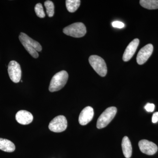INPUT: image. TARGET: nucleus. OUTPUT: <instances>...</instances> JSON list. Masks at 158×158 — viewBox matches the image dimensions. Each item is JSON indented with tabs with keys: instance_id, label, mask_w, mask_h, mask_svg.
<instances>
[{
	"instance_id": "nucleus-16",
	"label": "nucleus",
	"mask_w": 158,
	"mask_h": 158,
	"mask_svg": "<svg viewBox=\"0 0 158 158\" xmlns=\"http://www.w3.org/2000/svg\"><path fill=\"white\" fill-rule=\"evenodd\" d=\"M66 7L70 12H74L80 7L81 1L80 0H67L65 1Z\"/></svg>"
},
{
	"instance_id": "nucleus-15",
	"label": "nucleus",
	"mask_w": 158,
	"mask_h": 158,
	"mask_svg": "<svg viewBox=\"0 0 158 158\" xmlns=\"http://www.w3.org/2000/svg\"><path fill=\"white\" fill-rule=\"evenodd\" d=\"M140 4L145 9L150 10L158 9V0H141Z\"/></svg>"
},
{
	"instance_id": "nucleus-7",
	"label": "nucleus",
	"mask_w": 158,
	"mask_h": 158,
	"mask_svg": "<svg viewBox=\"0 0 158 158\" xmlns=\"http://www.w3.org/2000/svg\"><path fill=\"white\" fill-rule=\"evenodd\" d=\"M8 73L10 79L15 83H19L21 78L22 71L19 63L11 61L8 65Z\"/></svg>"
},
{
	"instance_id": "nucleus-8",
	"label": "nucleus",
	"mask_w": 158,
	"mask_h": 158,
	"mask_svg": "<svg viewBox=\"0 0 158 158\" xmlns=\"http://www.w3.org/2000/svg\"><path fill=\"white\" fill-rule=\"evenodd\" d=\"M153 51V46L149 44L139 51L137 56V62L139 65L144 64L151 56Z\"/></svg>"
},
{
	"instance_id": "nucleus-1",
	"label": "nucleus",
	"mask_w": 158,
	"mask_h": 158,
	"mask_svg": "<svg viewBox=\"0 0 158 158\" xmlns=\"http://www.w3.org/2000/svg\"><path fill=\"white\" fill-rule=\"evenodd\" d=\"M20 41L33 58L37 59L39 57L37 52H41L42 48L39 43L37 42L23 33H21L19 36Z\"/></svg>"
},
{
	"instance_id": "nucleus-14",
	"label": "nucleus",
	"mask_w": 158,
	"mask_h": 158,
	"mask_svg": "<svg viewBox=\"0 0 158 158\" xmlns=\"http://www.w3.org/2000/svg\"><path fill=\"white\" fill-rule=\"evenodd\" d=\"M15 149L13 142L8 139L0 138V150L8 152H13Z\"/></svg>"
},
{
	"instance_id": "nucleus-12",
	"label": "nucleus",
	"mask_w": 158,
	"mask_h": 158,
	"mask_svg": "<svg viewBox=\"0 0 158 158\" xmlns=\"http://www.w3.org/2000/svg\"><path fill=\"white\" fill-rule=\"evenodd\" d=\"M16 121L22 125H27L31 123L33 120L32 114L26 110H20L15 115Z\"/></svg>"
},
{
	"instance_id": "nucleus-9",
	"label": "nucleus",
	"mask_w": 158,
	"mask_h": 158,
	"mask_svg": "<svg viewBox=\"0 0 158 158\" xmlns=\"http://www.w3.org/2000/svg\"><path fill=\"white\" fill-rule=\"evenodd\" d=\"M138 146L141 152L148 155H153L158 150L156 144L153 142L144 139L139 141Z\"/></svg>"
},
{
	"instance_id": "nucleus-20",
	"label": "nucleus",
	"mask_w": 158,
	"mask_h": 158,
	"mask_svg": "<svg viewBox=\"0 0 158 158\" xmlns=\"http://www.w3.org/2000/svg\"><path fill=\"white\" fill-rule=\"evenodd\" d=\"M112 26L114 27L118 28H122L124 27V23L119 21L113 22L112 23Z\"/></svg>"
},
{
	"instance_id": "nucleus-21",
	"label": "nucleus",
	"mask_w": 158,
	"mask_h": 158,
	"mask_svg": "<svg viewBox=\"0 0 158 158\" xmlns=\"http://www.w3.org/2000/svg\"><path fill=\"white\" fill-rule=\"evenodd\" d=\"M158 121V112L154 113L152 117V122L156 123Z\"/></svg>"
},
{
	"instance_id": "nucleus-2",
	"label": "nucleus",
	"mask_w": 158,
	"mask_h": 158,
	"mask_svg": "<svg viewBox=\"0 0 158 158\" xmlns=\"http://www.w3.org/2000/svg\"><path fill=\"white\" fill-rule=\"evenodd\" d=\"M68 74L65 70L56 73L52 78L49 87L50 92H55L61 90L65 86L68 79Z\"/></svg>"
},
{
	"instance_id": "nucleus-11",
	"label": "nucleus",
	"mask_w": 158,
	"mask_h": 158,
	"mask_svg": "<svg viewBox=\"0 0 158 158\" xmlns=\"http://www.w3.org/2000/svg\"><path fill=\"white\" fill-rule=\"evenodd\" d=\"M139 44V40L136 38L128 44L125 50L123 56V60L124 62H127L131 59L137 50Z\"/></svg>"
},
{
	"instance_id": "nucleus-19",
	"label": "nucleus",
	"mask_w": 158,
	"mask_h": 158,
	"mask_svg": "<svg viewBox=\"0 0 158 158\" xmlns=\"http://www.w3.org/2000/svg\"><path fill=\"white\" fill-rule=\"evenodd\" d=\"M145 110L148 112H152L155 109V106L154 104L148 103L144 106Z\"/></svg>"
},
{
	"instance_id": "nucleus-6",
	"label": "nucleus",
	"mask_w": 158,
	"mask_h": 158,
	"mask_svg": "<svg viewBox=\"0 0 158 158\" xmlns=\"http://www.w3.org/2000/svg\"><path fill=\"white\" fill-rule=\"evenodd\" d=\"M67 127V121L65 116L60 115L54 118L50 123L48 127L52 131L60 133L65 131Z\"/></svg>"
},
{
	"instance_id": "nucleus-13",
	"label": "nucleus",
	"mask_w": 158,
	"mask_h": 158,
	"mask_svg": "<svg viewBox=\"0 0 158 158\" xmlns=\"http://www.w3.org/2000/svg\"><path fill=\"white\" fill-rule=\"evenodd\" d=\"M122 148L124 156L126 158H131L132 153V148L131 141L127 136H125L123 138Z\"/></svg>"
},
{
	"instance_id": "nucleus-18",
	"label": "nucleus",
	"mask_w": 158,
	"mask_h": 158,
	"mask_svg": "<svg viewBox=\"0 0 158 158\" xmlns=\"http://www.w3.org/2000/svg\"><path fill=\"white\" fill-rule=\"evenodd\" d=\"M36 14L38 17L43 18L45 17V14L44 11L43 7L41 3H38L35 6L34 8Z\"/></svg>"
},
{
	"instance_id": "nucleus-4",
	"label": "nucleus",
	"mask_w": 158,
	"mask_h": 158,
	"mask_svg": "<svg viewBox=\"0 0 158 158\" xmlns=\"http://www.w3.org/2000/svg\"><path fill=\"white\" fill-rule=\"evenodd\" d=\"M116 113L117 109L115 107H110L106 109L98 119L97 127L102 129L106 127L116 116Z\"/></svg>"
},
{
	"instance_id": "nucleus-3",
	"label": "nucleus",
	"mask_w": 158,
	"mask_h": 158,
	"mask_svg": "<svg viewBox=\"0 0 158 158\" xmlns=\"http://www.w3.org/2000/svg\"><path fill=\"white\" fill-rule=\"evenodd\" d=\"M63 32L66 35L75 38L84 37L87 32L86 27L82 23H75L64 28Z\"/></svg>"
},
{
	"instance_id": "nucleus-5",
	"label": "nucleus",
	"mask_w": 158,
	"mask_h": 158,
	"mask_svg": "<svg viewBox=\"0 0 158 158\" xmlns=\"http://www.w3.org/2000/svg\"><path fill=\"white\" fill-rule=\"evenodd\" d=\"M89 62L91 67L99 75L102 77L106 76L107 73V68L102 58L96 55H93L89 57Z\"/></svg>"
},
{
	"instance_id": "nucleus-10",
	"label": "nucleus",
	"mask_w": 158,
	"mask_h": 158,
	"mask_svg": "<svg viewBox=\"0 0 158 158\" xmlns=\"http://www.w3.org/2000/svg\"><path fill=\"white\" fill-rule=\"evenodd\" d=\"M94 116V111L93 108L87 106L84 108L79 117V122L82 126L86 125L91 121Z\"/></svg>"
},
{
	"instance_id": "nucleus-17",
	"label": "nucleus",
	"mask_w": 158,
	"mask_h": 158,
	"mask_svg": "<svg viewBox=\"0 0 158 158\" xmlns=\"http://www.w3.org/2000/svg\"><path fill=\"white\" fill-rule=\"evenodd\" d=\"M44 6L46 9L47 14L49 17H53L54 14V3L51 1H46L44 2Z\"/></svg>"
}]
</instances>
